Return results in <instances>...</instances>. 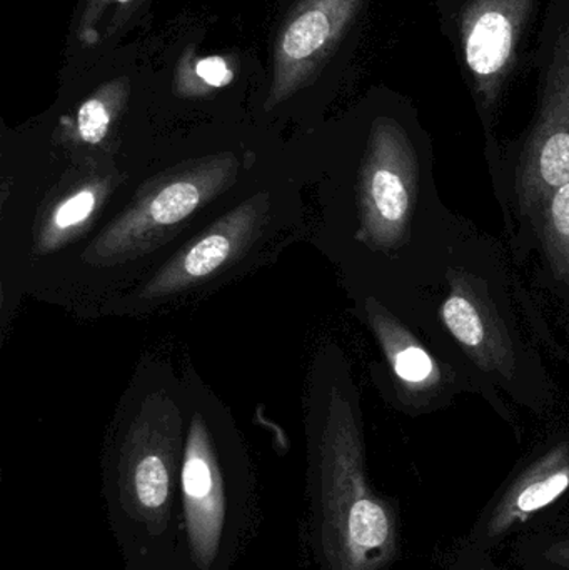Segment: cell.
<instances>
[{"instance_id":"obj_1","label":"cell","mask_w":569,"mask_h":570,"mask_svg":"<svg viewBox=\"0 0 569 570\" xmlns=\"http://www.w3.org/2000/svg\"><path fill=\"white\" fill-rule=\"evenodd\" d=\"M569 184V62L557 70L548 87L540 120L528 142L520 173V203L524 213L543 209Z\"/></svg>"},{"instance_id":"obj_15","label":"cell","mask_w":569,"mask_h":570,"mask_svg":"<svg viewBox=\"0 0 569 570\" xmlns=\"http://www.w3.org/2000/svg\"><path fill=\"white\" fill-rule=\"evenodd\" d=\"M119 2H127V0H119Z\"/></svg>"},{"instance_id":"obj_5","label":"cell","mask_w":569,"mask_h":570,"mask_svg":"<svg viewBox=\"0 0 569 570\" xmlns=\"http://www.w3.org/2000/svg\"><path fill=\"white\" fill-rule=\"evenodd\" d=\"M569 489V445H558L511 485L491 515L490 535H501L557 502Z\"/></svg>"},{"instance_id":"obj_9","label":"cell","mask_w":569,"mask_h":570,"mask_svg":"<svg viewBox=\"0 0 569 570\" xmlns=\"http://www.w3.org/2000/svg\"><path fill=\"white\" fill-rule=\"evenodd\" d=\"M199 189L189 183H177L166 187L150 204L153 219L159 224L179 223L189 216L199 204Z\"/></svg>"},{"instance_id":"obj_8","label":"cell","mask_w":569,"mask_h":570,"mask_svg":"<svg viewBox=\"0 0 569 570\" xmlns=\"http://www.w3.org/2000/svg\"><path fill=\"white\" fill-rule=\"evenodd\" d=\"M330 32V19L323 10L303 13L294 20L284 36V52L291 59H306L326 42Z\"/></svg>"},{"instance_id":"obj_16","label":"cell","mask_w":569,"mask_h":570,"mask_svg":"<svg viewBox=\"0 0 569 570\" xmlns=\"http://www.w3.org/2000/svg\"><path fill=\"white\" fill-rule=\"evenodd\" d=\"M140 570H144V569H140ZM156 570H163V569H156Z\"/></svg>"},{"instance_id":"obj_14","label":"cell","mask_w":569,"mask_h":570,"mask_svg":"<svg viewBox=\"0 0 569 570\" xmlns=\"http://www.w3.org/2000/svg\"><path fill=\"white\" fill-rule=\"evenodd\" d=\"M547 558L550 559L553 564L569 569V539L568 541H561L558 542V544L551 546L550 551L547 552Z\"/></svg>"},{"instance_id":"obj_10","label":"cell","mask_w":569,"mask_h":570,"mask_svg":"<svg viewBox=\"0 0 569 570\" xmlns=\"http://www.w3.org/2000/svg\"><path fill=\"white\" fill-rule=\"evenodd\" d=\"M229 250V240L224 236H219V234H213V236L206 237V239L200 240L199 244H196L190 249L184 267H186L190 276H207V274L213 273L214 269H217L227 259Z\"/></svg>"},{"instance_id":"obj_12","label":"cell","mask_w":569,"mask_h":570,"mask_svg":"<svg viewBox=\"0 0 569 570\" xmlns=\"http://www.w3.org/2000/svg\"><path fill=\"white\" fill-rule=\"evenodd\" d=\"M96 206V197L90 190H84V193L77 194L72 199L63 203L59 207L56 214V224L59 227L76 226V224L82 223Z\"/></svg>"},{"instance_id":"obj_13","label":"cell","mask_w":569,"mask_h":570,"mask_svg":"<svg viewBox=\"0 0 569 570\" xmlns=\"http://www.w3.org/2000/svg\"><path fill=\"white\" fill-rule=\"evenodd\" d=\"M197 73L204 82L214 87L226 86L233 79V73L220 57H207V59L200 60L197 63Z\"/></svg>"},{"instance_id":"obj_11","label":"cell","mask_w":569,"mask_h":570,"mask_svg":"<svg viewBox=\"0 0 569 570\" xmlns=\"http://www.w3.org/2000/svg\"><path fill=\"white\" fill-rule=\"evenodd\" d=\"M109 114L99 100H89L79 110V132L89 144H97L106 136Z\"/></svg>"},{"instance_id":"obj_7","label":"cell","mask_w":569,"mask_h":570,"mask_svg":"<svg viewBox=\"0 0 569 570\" xmlns=\"http://www.w3.org/2000/svg\"><path fill=\"white\" fill-rule=\"evenodd\" d=\"M541 210L545 250L555 274L569 285V184L558 189Z\"/></svg>"},{"instance_id":"obj_2","label":"cell","mask_w":569,"mask_h":570,"mask_svg":"<svg viewBox=\"0 0 569 570\" xmlns=\"http://www.w3.org/2000/svg\"><path fill=\"white\" fill-rule=\"evenodd\" d=\"M374 153L366 184L370 224L381 243L394 244L406 236L416 206V159L396 130L383 134Z\"/></svg>"},{"instance_id":"obj_4","label":"cell","mask_w":569,"mask_h":570,"mask_svg":"<svg viewBox=\"0 0 569 570\" xmlns=\"http://www.w3.org/2000/svg\"><path fill=\"white\" fill-rule=\"evenodd\" d=\"M524 3L527 0H481L468 16L464 56L471 72L487 87L510 62Z\"/></svg>"},{"instance_id":"obj_6","label":"cell","mask_w":569,"mask_h":570,"mask_svg":"<svg viewBox=\"0 0 569 570\" xmlns=\"http://www.w3.org/2000/svg\"><path fill=\"white\" fill-rule=\"evenodd\" d=\"M381 325L396 377L414 394L436 387L441 381L440 367L426 348L421 347L416 338L411 337L400 325L391 321L381 322Z\"/></svg>"},{"instance_id":"obj_3","label":"cell","mask_w":569,"mask_h":570,"mask_svg":"<svg viewBox=\"0 0 569 570\" xmlns=\"http://www.w3.org/2000/svg\"><path fill=\"white\" fill-rule=\"evenodd\" d=\"M448 331L463 345L464 351L487 371L503 372L510 377L513 348L490 305L478 297L471 285L458 281L441 307Z\"/></svg>"}]
</instances>
